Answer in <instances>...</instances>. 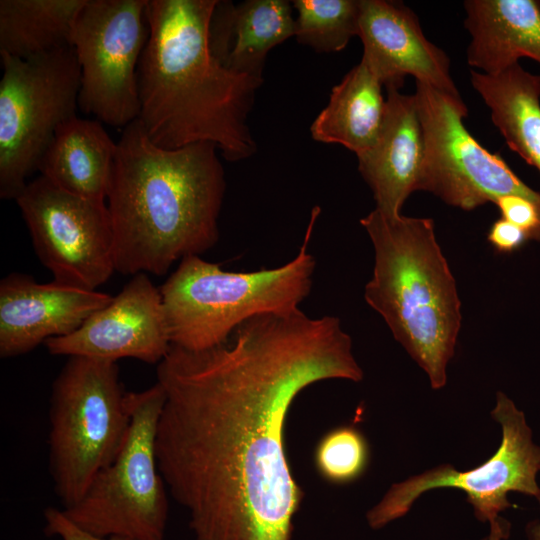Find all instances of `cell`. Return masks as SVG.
Here are the masks:
<instances>
[{"label":"cell","mask_w":540,"mask_h":540,"mask_svg":"<svg viewBox=\"0 0 540 540\" xmlns=\"http://www.w3.org/2000/svg\"><path fill=\"white\" fill-rule=\"evenodd\" d=\"M156 376L157 464L194 540H292L303 492L286 454L290 408L313 384L364 376L340 319L257 315L219 346L171 345Z\"/></svg>","instance_id":"obj_1"},{"label":"cell","mask_w":540,"mask_h":540,"mask_svg":"<svg viewBox=\"0 0 540 540\" xmlns=\"http://www.w3.org/2000/svg\"><path fill=\"white\" fill-rule=\"evenodd\" d=\"M217 2L147 1L138 119L161 148L211 142L236 162L257 151L247 119L263 78L233 72L213 56L209 25Z\"/></svg>","instance_id":"obj_2"},{"label":"cell","mask_w":540,"mask_h":540,"mask_svg":"<svg viewBox=\"0 0 540 540\" xmlns=\"http://www.w3.org/2000/svg\"><path fill=\"white\" fill-rule=\"evenodd\" d=\"M217 149L161 148L139 119L123 128L106 197L117 272L163 275L217 243L226 189Z\"/></svg>","instance_id":"obj_3"},{"label":"cell","mask_w":540,"mask_h":540,"mask_svg":"<svg viewBox=\"0 0 540 540\" xmlns=\"http://www.w3.org/2000/svg\"><path fill=\"white\" fill-rule=\"evenodd\" d=\"M374 249L367 304L425 371L431 387L447 382L461 327L456 281L430 218L387 215L374 209L360 219Z\"/></svg>","instance_id":"obj_4"},{"label":"cell","mask_w":540,"mask_h":540,"mask_svg":"<svg viewBox=\"0 0 540 540\" xmlns=\"http://www.w3.org/2000/svg\"><path fill=\"white\" fill-rule=\"evenodd\" d=\"M319 213L315 207L297 254L279 267L233 272L198 255L183 258L160 287L171 345L210 349L250 318L299 309L312 288L316 260L309 243Z\"/></svg>","instance_id":"obj_5"},{"label":"cell","mask_w":540,"mask_h":540,"mask_svg":"<svg viewBox=\"0 0 540 540\" xmlns=\"http://www.w3.org/2000/svg\"><path fill=\"white\" fill-rule=\"evenodd\" d=\"M117 362L70 356L52 384L49 472L64 509L112 462L130 425Z\"/></svg>","instance_id":"obj_6"},{"label":"cell","mask_w":540,"mask_h":540,"mask_svg":"<svg viewBox=\"0 0 540 540\" xmlns=\"http://www.w3.org/2000/svg\"><path fill=\"white\" fill-rule=\"evenodd\" d=\"M166 394L159 382L127 392L130 425L111 463L82 498L63 513L81 529L108 538L163 540L168 517L166 485L156 457V434Z\"/></svg>","instance_id":"obj_7"},{"label":"cell","mask_w":540,"mask_h":540,"mask_svg":"<svg viewBox=\"0 0 540 540\" xmlns=\"http://www.w3.org/2000/svg\"><path fill=\"white\" fill-rule=\"evenodd\" d=\"M0 55V197L16 199L57 129L76 116L81 72L72 46Z\"/></svg>","instance_id":"obj_8"},{"label":"cell","mask_w":540,"mask_h":540,"mask_svg":"<svg viewBox=\"0 0 540 540\" xmlns=\"http://www.w3.org/2000/svg\"><path fill=\"white\" fill-rule=\"evenodd\" d=\"M491 416L500 424L502 438L497 451L487 461L465 471L442 464L393 484L367 512L369 526L380 529L403 517L429 490L454 488L466 494L479 521L489 522L490 533L485 540L507 539L510 523L500 513L513 507L508 493L519 492L536 499L540 496L537 483L540 446L532 439V430L523 411L503 392H497Z\"/></svg>","instance_id":"obj_9"},{"label":"cell","mask_w":540,"mask_h":540,"mask_svg":"<svg viewBox=\"0 0 540 540\" xmlns=\"http://www.w3.org/2000/svg\"><path fill=\"white\" fill-rule=\"evenodd\" d=\"M424 133V160L417 190L470 211L505 195H519L540 211V193L527 186L498 154L466 129L461 96L416 82L413 94Z\"/></svg>","instance_id":"obj_10"},{"label":"cell","mask_w":540,"mask_h":540,"mask_svg":"<svg viewBox=\"0 0 540 540\" xmlns=\"http://www.w3.org/2000/svg\"><path fill=\"white\" fill-rule=\"evenodd\" d=\"M148 0H86L71 46L80 66L79 107L125 128L139 116L137 71L149 37Z\"/></svg>","instance_id":"obj_11"},{"label":"cell","mask_w":540,"mask_h":540,"mask_svg":"<svg viewBox=\"0 0 540 540\" xmlns=\"http://www.w3.org/2000/svg\"><path fill=\"white\" fill-rule=\"evenodd\" d=\"M15 200L36 255L54 282L96 290L116 271L104 200L70 193L42 175L29 181Z\"/></svg>","instance_id":"obj_12"},{"label":"cell","mask_w":540,"mask_h":540,"mask_svg":"<svg viewBox=\"0 0 540 540\" xmlns=\"http://www.w3.org/2000/svg\"><path fill=\"white\" fill-rule=\"evenodd\" d=\"M45 344L52 355L159 364L171 347L160 289L146 273L136 274L78 329Z\"/></svg>","instance_id":"obj_13"},{"label":"cell","mask_w":540,"mask_h":540,"mask_svg":"<svg viewBox=\"0 0 540 540\" xmlns=\"http://www.w3.org/2000/svg\"><path fill=\"white\" fill-rule=\"evenodd\" d=\"M364 62L387 88L400 89L406 76L460 95L447 54L424 35L416 14L399 1L359 0Z\"/></svg>","instance_id":"obj_14"},{"label":"cell","mask_w":540,"mask_h":540,"mask_svg":"<svg viewBox=\"0 0 540 540\" xmlns=\"http://www.w3.org/2000/svg\"><path fill=\"white\" fill-rule=\"evenodd\" d=\"M109 294L57 282L38 283L22 273L0 282V356L16 357L78 329L112 301Z\"/></svg>","instance_id":"obj_15"},{"label":"cell","mask_w":540,"mask_h":540,"mask_svg":"<svg viewBox=\"0 0 540 540\" xmlns=\"http://www.w3.org/2000/svg\"><path fill=\"white\" fill-rule=\"evenodd\" d=\"M424 133L414 95L387 88L383 125L375 144L357 155L358 170L370 187L376 209L401 214L417 191L424 160Z\"/></svg>","instance_id":"obj_16"},{"label":"cell","mask_w":540,"mask_h":540,"mask_svg":"<svg viewBox=\"0 0 540 540\" xmlns=\"http://www.w3.org/2000/svg\"><path fill=\"white\" fill-rule=\"evenodd\" d=\"M293 5L287 0H218L209 25L213 56L227 69L262 78L269 51L295 36Z\"/></svg>","instance_id":"obj_17"},{"label":"cell","mask_w":540,"mask_h":540,"mask_svg":"<svg viewBox=\"0 0 540 540\" xmlns=\"http://www.w3.org/2000/svg\"><path fill=\"white\" fill-rule=\"evenodd\" d=\"M467 62L494 75L528 57L540 64V1L467 0Z\"/></svg>","instance_id":"obj_18"},{"label":"cell","mask_w":540,"mask_h":540,"mask_svg":"<svg viewBox=\"0 0 540 540\" xmlns=\"http://www.w3.org/2000/svg\"><path fill=\"white\" fill-rule=\"evenodd\" d=\"M116 152L102 124L75 116L57 129L38 170L70 193L105 201Z\"/></svg>","instance_id":"obj_19"},{"label":"cell","mask_w":540,"mask_h":540,"mask_svg":"<svg viewBox=\"0 0 540 540\" xmlns=\"http://www.w3.org/2000/svg\"><path fill=\"white\" fill-rule=\"evenodd\" d=\"M382 83L360 61L332 88L329 102L310 127L315 141L335 143L356 156L377 141L386 111Z\"/></svg>","instance_id":"obj_20"},{"label":"cell","mask_w":540,"mask_h":540,"mask_svg":"<svg viewBox=\"0 0 540 540\" xmlns=\"http://www.w3.org/2000/svg\"><path fill=\"white\" fill-rule=\"evenodd\" d=\"M470 80L509 148L540 173V75L518 62L494 75L471 70Z\"/></svg>","instance_id":"obj_21"},{"label":"cell","mask_w":540,"mask_h":540,"mask_svg":"<svg viewBox=\"0 0 540 540\" xmlns=\"http://www.w3.org/2000/svg\"><path fill=\"white\" fill-rule=\"evenodd\" d=\"M86 0H0V53L34 57L71 46Z\"/></svg>","instance_id":"obj_22"},{"label":"cell","mask_w":540,"mask_h":540,"mask_svg":"<svg viewBox=\"0 0 540 540\" xmlns=\"http://www.w3.org/2000/svg\"><path fill=\"white\" fill-rule=\"evenodd\" d=\"M295 37L317 52H339L359 34V0H294Z\"/></svg>","instance_id":"obj_23"},{"label":"cell","mask_w":540,"mask_h":540,"mask_svg":"<svg viewBox=\"0 0 540 540\" xmlns=\"http://www.w3.org/2000/svg\"><path fill=\"white\" fill-rule=\"evenodd\" d=\"M369 448L363 434L342 426L326 433L315 450V465L327 481L345 484L358 479L368 465Z\"/></svg>","instance_id":"obj_24"},{"label":"cell","mask_w":540,"mask_h":540,"mask_svg":"<svg viewBox=\"0 0 540 540\" xmlns=\"http://www.w3.org/2000/svg\"><path fill=\"white\" fill-rule=\"evenodd\" d=\"M501 218L524 230L533 240H540V211L527 198L519 195H505L494 203Z\"/></svg>","instance_id":"obj_25"},{"label":"cell","mask_w":540,"mask_h":540,"mask_svg":"<svg viewBox=\"0 0 540 540\" xmlns=\"http://www.w3.org/2000/svg\"><path fill=\"white\" fill-rule=\"evenodd\" d=\"M45 533L58 536L62 540H133L127 537L112 536L102 538L81 529L74 524L62 510L49 507L44 511Z\"/></svg>","instance_id":"obj_26"},{"label":"cell","mask_w":540,"mask_h":540,"mask_svg":"<svg viewBox=\"0 0 540 540\" xmlns=\"http://www.w3.org/2000/svg\"><path fill=\"white\" fill-rule=\"evenodd\" d=\"M528 240L530 237L524 230L503 218L494 221L487 233V241L498 253L517 251Z\"/></svg>","instance_id":"obj_27"},{"label":"cell","mask_w":540,"mask_h":540,"mask_svg":"<svg viewBox=\"0 0 540 540\" xmlns=\"http://www.w3.org/2000/svg\"><path fill=\"white\" fill-rule=\"evenodd\" d=\"M540 506V496L537 498ZM526 534L528 540H540V521L535 520L528 523L526 526Z\"/></svg>","instance_id":"obj_28"}]
</instances>
